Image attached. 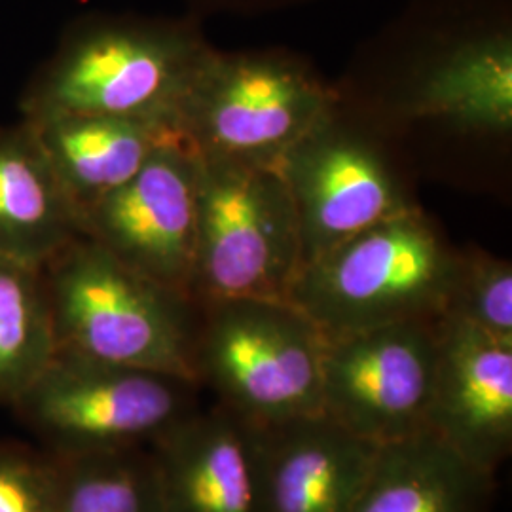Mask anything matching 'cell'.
<instances>
[{"label": "cell", "mask_w": 512, "mask_h": 512, "mask_svg": "<svg viewBox=\"0 0 512 512\" xmlns=\"http://www.w3.org/2000/svg\"><path fill=\"white\" fill-rule=\"evenodd\" d=\"M211 50L196 19H76L21 95V118L118 116L175 124Z\"/></svg>", "instance_id": "1"}, {"label": "cell", "mask_w": 512, "mask_h": 512, "mask_svg": "<svg viewBox=\"0 0 512 512\" xmlns=\"http://www.w3.org/2000/svg\"><path fill=\"white\" fill-rule=\"evenodd\" d=\"M57 351L196 382L200 306L80 236L46 266Z\"/></svg>", "instance_id": "2"}, {"label": "cell", "mask_w": 512, "mask_h": 512, "mask_svg": "<svg viewBox=\"0 0 512 512\" xmlns=\"http://www.w3.org/2000/svg\"><path fill=\"white\" fill-rule=\"evenodd\" d=\"M459 253L418 207L306 264L289 302L325 336L440 319L448 313Z\"/></svg>", "instance_id": "3"}, {"label": "cell", "mask_w": 512, "mask_h": 512, "mask_svg": "<svg viewBox=\"0 0 512 512\" xmlns=\"http://www.w3.org/2000/svg\"><path fill=\"white\" fill-rule=\"evenodd\" d=\"M338 109L310 65L281 50H211L192 78L175 126L198 156L274 165Z\"/></svg>", "instance_id": "4"}, {"label": "cell", "mask_w": 512, "mask_h": 512, "mask_svg": "<svg viewBox=\"0 0 512 512\" xmlns=\"http://www.w3.org/2000/svg\"><path fill=\"white\" fill-rule=\"evenodd\" d=\"M300 270V226L279 167L198 156L192 300L289 302Z\"/></svg>", "instance_id": "5"}, {"label": "cell", "mask_w": 512, "mask_h": 512, "mask_svg": "<svg viewBox=\"0 0 512 512\" xmlns=\"http://www.w3.org/2000/svg\"><path fill=\"white\" fill-rule=\"evenodd\" d=\"M327 336L291 302L200 306L196 384L253 427L321 414Z\"/></svg>", "instance_id": "6"}, {"label": "cell", "mask_w": 512, "mask_h": 512, "mask_svg": "<svg viewBox=\"0 0 512 512\" xmlns=\"http://www.w3.org/2000/svg\"><path fill=\"white\" fill-rule=\"evenodd\" d=\"M200 385L57 351L12 410L54 456L150 448L198 410Z\"/></svg>", "instance_id": "7"}, {"label": "cell", "mask_w": 512, "mask_h": 512, "mask_svg": "<svg viewBox=\"0 0 512 512\" xmlns=\"http://www.w3.org/2000/svg\"><path fill=\"white\" fill-rule=\"evenodd\" d=\"M440 319L327 336L321 414L376 446L425 431Z\"/></svg>", "instance_id": "8"}, {"label": "cell", "mask_w": 512, "mask_h": 512, "mask_svg": "<svg viewBox=\"0 0 512 512\" xmlns=\"http://www.w3.org/2000/svg\"><path fill=\"white\" fill-rule=\"evenodd\" d=\"M293 196L302 268L338 245L418 209L384 148L338 120V109L279 164Z\"/></svg>", "instance_id": "9"}, {"label": "cell", "mask_w": 512, "mask_h": 512, "mask_svg": "<svg viewBox=\"0 0 512 512\" xmlns=\"http://www.w3.org/2000/svg\"><path fill=\"white\" fill-rule=\"evenodd\" d=\"M435 54L408 99L416 118L505 135L512 128V35L503 8L425 0Z\"/></svg>", "instance_id": "10"}, {"label": "cell", "mask_w": 512, "mask_h": 512, "mask_svg": "<svg viewBox=\"0 0 512 512\" xmlns=\"http://www.w3.org/2000/svg\"><path fill=\"white\" fill-rule=\"evenodd\" d=\"M84 234L131 270L190 296L198 239V154L160 148L124 186L95 203Z\"/></svg>", "instance_id": "11"}, {"label": "cell", "mask_w": 512, "mask_h": 512, "mask_svg": "<svg viewBox=\"0 0 512 512\" xmlns=\"http://www.w3.org/2000/svg\"><path fill=\"white\" fill-rule=\"evenodd\" d=\"M427 429L495 475L512 452V342L446 315Z\"/></svg>", "instance_id": "12"}, {"label": "cell", "mask_w": 512, "mask_h": 512, "mask_svg": "<svg viewBox=\"0 0 512 512\" xmlns=\"http://www.w3.org/2000/svg\"><path fill=\"white\" fill-rule=\"evenodd\" d=\"M376 452L325 414L256 427L258 512H353Z\"/></svg>", "instance_id": "13"}, {"label": "cell", "mask_w": 512, "mask_h": 512, "mask_svg": "<svg viewBox=\"0 0 512 512\" xmlns=\"http://www.w3.org/2000/svg\"><path fill=\"white\" fill-rule=\"evenodd\" d=\"M162 512H258L256 427L200 406L150 446Z\"/></svg>", "instance_id": "14"}, {"label": "cell", "mask_w": 512, "mask_h": 512, "mask_svg": "<svg viewBox=\"0 0 512 512\" xmlns=\"http://www.w3.org/2000/svg\"><path fill=\"white\" fill-rule=\"evenodd\" d=\"M27 122L37 129L82 224L95 203L131 181L160 148L184 141L177 126L164 120L57 116Z\"/></svg>", "instance_id": "15"}, {"label": "cell", "mask_w": 512, "mask_h": 512, "mask_svg": "<svg viewBox=\"0 0 512 512\" xmlns=\"http://www.w3.org/2000/svg\"><path fill=\"white\" fill-rule=\"evenodd\" d=\"M84 224L27 122L0 128V255L44 268Z\"/></svg>", "instance_id": "16"}, {"label": "cell", "mask_w": 512, "mask_h": 512, "mask_svg": "<svg viewBox=\"0 0 512 512\" xmlns=\"http://www.w3.org/2000/svg\"><path fill=\"white\" fill-rule=\"evenodd\" d=\"M495 475L429 429L378 446L353 512H490Z\"/></svg>", "instance_id": "17"}, {"label": "cell", "mask_w": 512, "mask_h": 512, "mask_svg": "<svg viewBox=\"0 0 512 512\" xmlns=\"http://www.w3.org/2000/svg\"><path fill=\"white\" fill-rule=\"evenodd\" d=\"M57 353L44 268L0 255V404L14 406Z\"/></svg>", "instance_id": "18"}, {"label": "cell", "mask_w": 512, "mask_h": 512, "mask_svg": "<svg viewBox=\"0 0 512 512\" xmlns=\"http://www.w3.org/2000/svg\"><path fill=\"white\" fill-rule=\"evenodd\" d=\"M55 458L54 512H162L150 448Z\"/></svg>", "instance_id": "19"}, {"label": "cell", "mask_w": 512, "mask_h": 512, "mask_svg": "<svg viewBox=\"0 0 512 512\" xmlns=\"http://www.w3.org/2000/svg\"><path fill=\"white\" fill-rule=\"evenodd\" d=\"M446 315L512 342L511 262L480 249L461 251Z\"/></svg>", "instance_id": "20"}, {"label": "cell", "mask_w": 512, "mask_h": 512, "mask_svg": "<svg viewBox=\"0 0 512 512\" xmlns=\"http://www.w3.org/2000/svg\"><path fill=\"white\" fill-rule=\"evenodd\" d=\"M57 458L44 448L0 442V512H54Z\"/></svg>", "instance_id": "21"}, {"label": "cell", "mask_w": 512, "mask_h": 512, "mask_svg": "<svg viewBox=\"0 0 512 512\" xmlns=\"http://www.w3.org/2000/svg\"><path fill=\"white\" fill-rule=\"evenodd\" d=\"M310 0H192L200 12H266Z\"/></svg>", "instance_id": "22"}]
</instances>
